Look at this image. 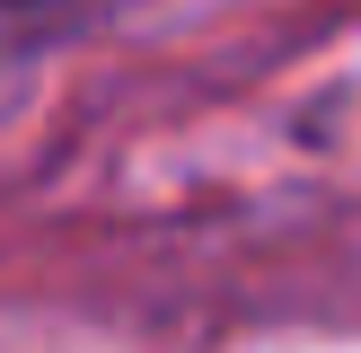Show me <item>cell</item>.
<instances>
[{
    "label": "cell",
    "instance_id": "1",
    "mask_svg": "<svg viewBox=\"0 0 361 353\" xmlns=\"http://www.w3.org/2000/svg\"><path fill=\"white\" fill-rule=\"evenodd\" d=\"M106 0H0V71H18L27 53H53L71 35H88Z\"/></svg>",
    "mask_w": 361,
    "mask_h": 353
}]
</instances>
